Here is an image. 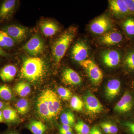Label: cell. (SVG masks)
I'll return each mask as SVG.
<instances>
[{"instance_id":"1","label":"cell","mask_w":134,"mask_h":134,"mask_svg":"<svg viewBox=\"0 0 134 134\" xmlns=\"http://www.w3.org/2000/svg\"><path fill=\"white\" fill-rule=\"evenodd\" d=\"M45 69V63L43 59L37 57H27L23 62L20 77L29 81H37L44 75Z\"/></svg>"},{"instance_id":"2","label":"cell","mask_w":134,"mask_h":134,"mask_svg":"<svg viewBox=\"0 0 134 134\" xmlns=\"http://www.w3.org/2000/svg\"><path fill=\"white\" fill-rule=\"evenodd\" d=\"M75 34L74 28H70L63 33L54 43L52 54L56 64H59L64 57Z\"/></svg>"},{"instance_id":"3","label":"cell","mask_w":134,"mask_h":134,"mask_svg":"<svg viewBox=\"0 0 134 134\" xmlns=\"http://www.w3.org/2000/svg\"><path fill=\"white\" fill-rule=\"evenodd\" d=\"M79 63L85 69L93 84L98 85L101 83L103 77V72L96 63L92 60L86 59Z\"/></svg>"},{"instance_id":"4","label":"cell","mask_w":134,"mask_h":134,"mask_svg":"<svg viewBox=\"0 0 134 134\" xmlns=\"http://www.w3.org/2000/svg\"><path fill=\"white\" fill-rule=\"evenodd\" d=\"M44 48V41L38 34L32 36L23 47V50L32 56H37L41 54Z\"/></svg>"},{"instance_id":"5","label":"cell","mask_w":134,"mask_h":134,"mask_svg":"<svg viewBox=\"0 0 134 134\" xmlns=\"http://www.w3.org/2000/svg\"><path fill=\"white\" fill-rule=\"evenodd\" d=\"M112 23L110 18L105 15L98 17L91 23L90 30L93 33L102 34L106 33L111 28Z\"/></svg>"},{"instance_id":"6","label":"cell","mask_w":134,"mask_h":134,"mask_svg":"<svg viewBox=\"0 0 134 134\" xmlns=\"http://www.w3.org/2000/svg\"><path fill=\"white\" fill-rule=\"evenodd\" d=\"M83 103L85 110L89 113H99L103 110V105L98 99L90 92L84 96Z\"/></svg>"},{"instance_id":"7","label":"cell","mask_w":134,"mask_h":134,"mask_svg":"<svg viewBox=\"0 0 134 134\" xmlns=\"http://www.w3.org/2000/svg\"><path fill=\"white\" fill-rule=\"evenodd\" d=\"M43 92L48 102L52 117L54 118L59 115L62 109L60 100L56 93L52 90H47Z\"/></svg>"},{"instance_id":"8","label":"cell","mask_w":134,"mask_h":134,"mask_svg":"<svg viewBox=\"0 0 134 134\" xmlns=\"http://www.w3.org/2000/svg\"><path fill=\"white\" fill-rule=\"evenodd\" d=\"M3 30L15 42L17 43H20L23 41L26 38L29 32L27 28L16 25L5 26Z\"/></svg>"},{"instance_id":"9","label":"cell","mask_w":134,"mask_h":134,"mask_svg":"<svg viewBox=\"0 0 134 134\" xmlns=\"http://www.w3.org/2000/svg\"><path fill=\"white\" fill-rule=\"evenodd\" d=\"M88 55V47L83 41L77 42L73 47L72 51V58L80 63L85 60Z\"/></svg>"},{"instance_id":"10","label":"cell","mask_w":134,"mask_h":134,"mask_svg":"<svg viewBox=\"0 0 134 134\" xmlns=\"http://www.w3.org/2000/svg\"><path fill=\"white\" fill-rule=\"evenodd\" d=\"M133 103L132 95L128 92H126L115 105L114 110L120 113L127 112L132 110Z\"/></svg>"},{"instance_id":"11","label":"cell","mask_w":134,"mask_h":134,"mask_svg":"<svg viewBox=\"0 0 134 134\" xmlns=\"http://www.w3.org/2000/svg\"><path fill=\"white\" fill-rule=\"evenodd\" d=\"M15 0H7L0 7V23L9 19L12 16L16 7Z\"/></svg>"},{"instance_id":"12","label":"cell","mask_w":134,"mask_h":134,"mask_svg":"<svg viewBox=\"0 0 134 134\" xmlns=\"http://www.w3.org/2000/svg\"><path fill=\"white\" fill-rule=\"evenodd\" d=\"M101 58L104 64L110 68L116 66L120 62V54L116 50H109L104 51L102 53Z\"/></svg>"},{"instance_id":"13","label":"cell","mask_w":134,"mask_h":134,"mask_svg":"<svg viewBox=\"0 0 134 134\" xmlns=\"http://www.w3.org/2000/svg\"><path fill=\"white\" fill-rule=\"evenodd\" d=\"M37 109L39 115L43 119L46 120L52 119L48 102L44 92L38 99Z\"/></svg>"},{"instance_id":"14","label":"cell","mask_w":134,"mask_h":134,"mask_svg":"<svg viewBox=\"0 0 134 134\" xmlns=\"http://www.w3.org/2000/svg\"><path fill=\"white\" fill-rule=\"evenodd\" d=\"M122 36L121 34L117 31L107 32L100 37L99 41L103 44L113 45L121 42Z\"/></svg>"},{"instance_id":"15","label":"cell","mask_w":134,"mask_h":134,"mask_svg":"<svg viewBox=\"0 0 134 134\" xmlns=\"http://www.w3.org/2000/svg\"><path fill=\"white\" fill-rule=\"evenodd\" d=\"M62 81L65 83L69 85H77L82 82V79L78 73L70 68L63 70L62 75Z\"/></svg>"},{"instance_id":"16","label":"cell","mask_w":134,"mask_h":134,"mask_svg":"<svg viewBox=\"0 0 134 134\" xmlns=\"http://www.w3.org/2000/svg\"><path fill=\"white\" fill-rule=\"evenodd\" d=\"M110 10L117 15H124L129 14L125 0H111L109 1Z\"/></svg>"},{"instance_id":"17","label":"cell","mask_w":134,"mask_h":134,"mask_svg":"<svg viewBox=\"0 0 134 134\" xmlns=\"http://www.w3.org/2000/svg\"><path fill=\"white\" fill-rule=\"evenodd\" d=\"M121 89V83L117 79L110 80L105 87L106 96L110 99H113L118 96Z\"/></svg>"},{"instance_id":"18","label":"cell","mask_w":134,"mask_h":134,"mask_svg":"<svg viewBox=\"0 0 134 134\" xmlns=\"http://www.w3.org/2000/svg\"><path fill=\"white\" fill-rule=\"evenodd\" d=\"M40 28L43 34L46 37H51L58 33L59 30V27L55 22L50 21H46L41 22Z\"/></svg>"},{"instance_id":"19","label":"cell","mask_w":134,"mask_h":134,"mask_svg":"<svg viewBox=\"0 0 134 134\" xmlns=\"http://www.w3.org/2000/svg\"><path fill=\"white\" fill-rule=\"evenodd\" d=\"M17 69L14 65H6L0 70V78L4 82L12 81L16 74Z\"/></svg>"},{"instance_id":"20","label":"cell","mask_w":134,"mask_h":134,"mask_svg":"<svg viewBox=\"0 0 134 134\" xmlns=\"http://www.w3.org/2000/svg\"><path fill=\"white\" fill-rule=\"evenodd\" d=\"M2 110L5 122L9 125L16 122L18 119V115L16 110L8 105Z\"/></svg>"},{"instance_id":"21","label":"cell","mask_w":134,"mask_h":134,"mask_svg":"<svg viewBox=\"0 0 134 134\" xmlns=\"http://www.w3.org/2000/svg\"><path fill=\"white\" fill-rule=\"evenodd\" d=\"M27 128L32 134H46L47 130L46 126L40 121H32Z\"/></svg>"},{"instance_id":"22","label":"cell","mask_w":134,"mask_h":134,"mask_svg":"<svg viewBox=\"0 0 134 134\" xmlns=\"http://www.w3.org/2000/svg\"><path fill=\"white\" fill-rule=\"evenodd\" d=\"M14 90L18 96L24 97L28 96L30 93L31 88L28 83L20 82L16 85L14 88Z\"/></svg>"},{"instance_id":"23","label":"cell","mask_w":134,"mask_h":134,"mask_svg":"<svg viewBox=\"0 0 134 134\" xmlns=\"http://www.w3.org/2000/svg\"><path fill=\"white\" fill-rule=\"evenodd\" d=\"M14 95L11 89L5 85H0V99L6 101L12 100Z\"/></svg>"},{"instance_id":"24","label":"cell","mask_w":134,"mask_h":134,"mask_svg":"<svg viewBox=\"0 0 134 134\" xmlns=\"http://www.w3.org/2000/svg\"><path fill=\"white\" fill-rule=\"evenodd\" d=\"M15 107L18 113L22 115H25L29 111V102L25 99H20L16 103Z\"/></svg>"},{"instance_id":"25","label":"cell","mask_w":134,"mask_h":134,"mask_svg":"<svg viewBox=\"0 0 134 134\" xmlns=\"http://www.w3.org/2000/svg\"><path fill=\"white\" fill-rule=\"evenodd\" d=\"M62 125L73 127L75 125L74 114L72 112H66L63 113L60 117Z\"/></svg>"},{"instance_id":"26","label":"cell","mask_w":134,"mask_h":134,"mask_svg":"<svg viewBox=\"0 0 134 134\" xmlns=\"http://www.w3.org/2000/svg\"><path fill=\"white\" fill-rule=\"evenodd\" d=\"M70 105L73 110L77 111H80L83 110L84 103L78 96H74L70 99Z\"/></svg>"},{"instance_id":"27","label":"cell","mask_w":134,"mask_h":134,"mask_svg":"<svg viewBox=\"0 0 134 134\" xmlns=\"http://www.w3.org/2000/svg\"><path fill=\"white\" fill-rule=\"evenodd\" d=\"M75 129L77 134H89L91 129L86 123L79 121L75 125Z\"/></svg>"},{"instance_id":"28","label":"cell","mask_w":134,"mask_h":134,"mask_svg":"<svg viewBox=\"0 0 134 134\" xmlns=\"http://www.w3.org/2000/svg\"><path fill=\"white\" fill-rule=\"evenodd\" d=\"M0 39L5 45L6 48H11L14 45L15 41L4 31H0Z\"/></svg>"},{"instance_id":"29","label":"cell","mask_w":134,"mask_h":134,"mask_svg":"<svg viewBox=\"0 0 134 134\" xmlns=\"http://www.w3.org/2000/svg\"><path fill=\"white\" fill-rule=\"evenodd\" d=\"M123 28L126 33L130 36H134V19L128 18L124 21Z\"/></svg>"},{"instance_id":"30","label":"cell","mask_w":134,"mask_h":134,"mask_svg":"<svg viewBox=\"0 0 134 134\" xmlns=\"http://www.w3.org/2000/svg\"><path fill=\"white\" fill-rule=\"evenodd\" d=\"M58 93L59 96L63 100H70L72 97V92L68 89L64 87H60L58 89Z\"/></svg>"},{"instance_id":"31","label":"cell","mask_w":134,"mask_h":134,"mask_svg":"<svg viewBox=\"0 0 134 134\" xmlns=\"http://www.w3.org/2000/svg\"><path fill=\"white\" fill-rule=\"evenodd\" d=\"M125 63L129 68L134 70V51L127 54L125 58Z\"/></svg>"},{"instance_id":"32","label":"cell","mask_w":134,"mask_h":134,"mask_svg":"<svg viewBox=\"0 0 134 134\" xmlns=\"http://www.w3.org/2000/svg\"><path fill=\"white\" fill-rule=\"evenodd\" d=\"M129 14H134V0H125Z\"/></svg>"},{"instance_id":"33","label":"cell","mask_w":134,"mask_h":134,"mask_svg":"<svg viewBox=\"0 0 134 134\" xmlns=\"http://www.w3.org/2000/svg\"><path fill=\"white\" fill-rule=\"evenodd\" d=\"M106 123L109 129L110 134H116L118 133L119 129L117 126L113 125L109 122H106Z\"/></svg>"},{"instance_id":"34","label":"cell","mask_w":134,"mask_h":134,"mask_svg":"<svg viewBox=\"0 0 134 134\" xmlns=\"http://www.w3.org/2000/svg\"><path fill=\"white\" fill-rule=\"evenodd\" d=\"M70 131H73L72 127L68 125H62L59 129V134Z\"/></svg>"},{"instance_id":"35","label":"cell","mask_w":134,"mask_h":134,"mask_svg":"<svg viewBox=\"0 0 134 134\" xmlns=\"http://www.w3.org/2000/svg\"><path fill=\"white\" fill-rule=\"evenodd\" d=\"M125 126L131 134H134V122H128L125 123Z\"/></svg>"},{"instance_id":"36","label":"cell","mask_w":134,"mask_h":134,"mask_svg":"<svg viewBox=\"0 0 134 134\" xmlns=\"http://www.w3.org/2000/svg\"><path fill=\"white\" fill-rule=\"evenodd\" d=\"M102 134L100 130L98 127L95 126L91 129L90 134Z\"/></svg>"},{"instance_id":"37","label":"cell","mask_w":134,"mask_h":134,"mask_svg":"<svg viewBox=\"0 0 134 134\" xmlns=\"http://www.w3.org/2000/svg\"><path fill=\"white\" fill-rule=\"evenodd\" d=\"M100 126L103 129V131L105 133L107 134H110L109 132V129L107 125L106 122H104L100 124Z\"/></svg>"},{"instance_id":"38","label":"cell","mask_w":134,"mask_h":134,"mask_svg":"<svg viewBox=\"0 0 134 134\" xmlns=\"http://www.w3.org/2000/svg\"><path fill=\"white\" fill-rule=\"evenodd\" d=\"M0 134H20L19 132L15 130H8Z\"/></svg>"},{"instance_id":"39","label":"cell","mask_w":134,"mask_h":134,"mask_svg":"<svg viewBox=\"0 0 134 134\" xmlns=\"http://www.w3.org/2000/svg\"><path fill=\"white\" fill-rule=\"evenodd\" d=\"M0 56L5 57H8L9 56L8 54L4 51L1 46H0Z\"/></svg>"},{"instance_id":"40","label":"cell","mask_w":134,"mask_h":134,"mask_svg":"<svg viewBox=\"0 0 134 134\" xmlns=\"http://www.w3.org/2000/svg\"><path fill=\"white\" fill-rule=\"evenodd\" d=\"M7 104H6L4 102H2L1 100H0V110H2L4 107L8 105Z\"/></svg>"},{"instance_id":"41","label":"cell","mask_w":134,"mask_h":134,"mask_svg":"<svg viewBox=\"0 0 134 134\" xmlns=\"http://www.w3.org/2000/svg\"><path fill=\"white\" fill-rule=\"evenodd\" d=\"M4 120L2 110H0V123L4 122Z\"/></svg>"},{"instance_id":"42","label":"cell","mask_w":134,"mask_h":134,"mask_svg":"<svg viewBox=\"0 0 134 134\" xmlns=\"http://www.w3.org/2000/svg\"></svg>"},{"instance_id":"43","label":"cell","mask_w":134,"mask_h":134,"mask_svg":"<svg viewBox=\"0 0 134 134\" xmlns=\"http://www.w3.org/2000/svg\"></svg>"}]
</instances>
